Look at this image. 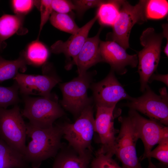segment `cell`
Instances as JSON below:
<instances>
[{
  "mask_svg": "<svg viewBox=\"0 0 168 168\" xmlns=\"http://www.w3.org/2000/svg\"><path fill=\"white\" fill-rule=\"evenodd\" d=\"M24 16L17 15H3L0 17V48L6 46L5 41L16 33L22 26Z\"/></svg>",
  "mask_w": 168,
  "mask_h": 168,
  "instance_id": "obj_19",
  "label": "cell"
},
{
  "mask_svg": "<svg viewBox=\"0 0 168 168\" xmlns=\"http://www.w3.org/2000/svg\"><path fill=\"white\" fill-rule=\"evenodd\" d=\"M121 127L116 137L114 155L123 168H142L137 156L136 145L138 139L132 121L128 115L119 118Z\"/></svg>",
  "mask_w": 168,
  "mask_h": 168,
  "instance_id": "obj_9",
  "label": "cell"
},
{
  "mask_svg": "<svg viewBox=\"0 0 168 168\" xmlns=\"http://www.w3.org/2000/svg\"><path fill=\"white\" fill-rule=\"evenodd\" d=\"M93 76L92 73L86 72L70 81L59 83L63 95L61 105L77 118L85 108L91 105L92 99L88 96L87 90Z\"/></svg>",
  "mask_w": 168,
  "mask_h": 168,
  "instance_id": "obj_8",
  "label": "cell"
},
{
  "mask_svg": "<svg viewBox=\"0 0 168 168\" xmlns=\"http://www.w3.org/2000/svg\"><path fill=\"white\" fill-rule=\"evenodd\" d=\"M27 64L23 51L21 52L17 59L13 60H6L0 55V83L13 79L19 71L25 72Z\"/></svg>",
  "mask_w": 168,
  "mask_h": 168,
  "instance_id": "obj_20",
  "label": "cell"
},
{
  "mask_svg": "<svg viewBox=\"0 0 168 168\" xmlns=\"http://www.w3.org/2000/svg\"><path fill=\"white\" fill-rule=\"evenodd\" d=\"M36 1L31 0H13L11 4L16 15L24 16L31 11L36 5Z\"/></svg>",
  "mask_w": 168,
  "mask_h": 168,
  "instance_id": "obj_28",
  "label": "cell"
},
{
  "mask_svg": "<svg viewBox=\"0 0 168 168\" xmlns=\"http://www.w3.org/2000/svg\"><path fill=\"white\" fill-rule=\"evenodd\" d=\"M147 0H140L135 6L122 0L119 15L107 36L109 41H114L126 50L128 48L129 38L132 28L136 24L147 21L145 7Z\"/></svg>",
  "mask_w": 168,
  "mask_h": 168,
  "instance_id": "obj_5",
  "label": "cell"
},
{
  "mask_svg": "<svg viewBox=\"0 0 168 168\" xmlns=\"http://www.w3.org/2000/svg\"><path fill=\"white\" fill-rule=\"evenodd\" d=\"M145 12L147 19L163 18L166 16L168 13V1L166 0H147Z\"/></svg>",
  "mask_w": 168,
  "mask_h": 168,
  "instance_id": "obj_24",
  "label": "cell"
},
{
  "mask_svg": "<svg viewBox=\"0 0 168 168\" xmlns=\"http://www.w3.org/2000/svg\"><path fill=\"white\" fill-rule=\"evenodd\" d=\"M111 155L105 153L100 148L92 158L90 168H123L112 158Z\"/></svg>",
  "mask_w": 168,
  "mask_h": 168,
  "instance_id": "obj_27",
  "label": "cell"
},
{
  "mask_svg": "<svg viewBox=\"0 0 168 168\" xmlns=\"http://www.w3.org/2000/svg\"><path fill=\"white\" fill-rule=\"evenodd\" d=\"M55 156L52 168H89L92 158V151L80 154L73 151L61 149Z\"/></svg>",
  "mask_w": 168,
  "mask_h": 168,
  "instance_id": "obj_17",
  "label": "cell"
},
{
  "mask_svg": "<svg viewBox=\"0 0 168 168\" xmlns=\"http://www.w3.org/2000/svg\"><path fill=\"white\" fill-rule=\"evenodd\" d=\"M157 146L149 153L147 158L148 168H156V165L151 161V158H155L159 160L161 163L168 166V136L161 140Z\"/></svg>",
  "mask_w": 168,
  "mask_h": 168,
  "instance_id": "obj_26",
  "label": "cell"
},
{
  "mask_svg": "<svg viewBox=\"0 0 168 168\" xmlns=\"http://www.w3.org/2000/svg\"><path fill=\"white\" fill-rule=\"evenodd\" d=\"M156 80L160 81L168 86V74H161L153 73L151 76L148 81V83H151L153 81Z\"/></svg>",
  "mask_w": 168,
  "mask_h": 168,
  "instance_id": "obj_32",
  "label": "cell"
},
{
  "mask_svg": "<svg viewBox=\"0 0 168 168\" xmlns=\"http://www.w3.org/2000/svg\"><path fill=\"white\" fill-rule=\"evenodd\" d=\"M51 2V0L39 1L38 6H39L40 12V21L38 38L44 26L49 19L53 11Z\"/></svg>",
  "mask_w": 168,
  "mask_h": 168,
  "instance_id": "obj_29",
  "label": "cell"
},
{
  "mask_svg": "<svg viewBox=\"0 0 168 168\" xmlns=\"http://www.w3.org/2000/svg\"><path fill=\"white\" fill-rule=\"evenodd\" d=\"M99 48L103 62L110 65L112 70L118 74L127 72L126 67H136L138 64L137 54L129 55L125 49L112 41H100Z\"/></svg>",
  "mask_w": 168,
  "mask_h": 168,
  "instance_id": "obj_14",
  "label": "cell"
},
{
  "mask_svg": "<svg viewBox=\"0 0 168 168\" xmlns=\"http://www.w3.org/2000/svg\"><path fill=\"white\" fill-rule=\"evenodd\" d=\"M23 99L25 105L22 115L29 120L30 124L36 128H51L57 119L65 114L56 96L47 98L23 96Z\"/></svg>",
  "mask_w": 168,
  "mask_h": 168,
  "instance_id": "obj_3",
  "label": "cell"
},
{
  "mask_svg": "<svg viewBox=\"0 0 168 168\" xmlns=\"http://www.w3.org/2000/svg\"><path fill=\"white\" fill-rule=\"evenodd\" d=\"M19 88L15 81L11 86H0V108L6 109L8 106L16 105L19 102Z\"/></svg>",
  "mask_w": 168,
  "mask_h": 168,
  "instance_id": "obj_25",
  "label": "cell"
},
{
  "mask_svg": "<svg viewBox=\"0 0 168 168\" xmlns=\"http://www.w3.org/2000/svg\"><path fill=\"white\" fill-rule=\"evenodd\" d=\"M143 92L139 97H132L124 106L140 112L150 119L167 126L168 94L166 87L161 88L160 95H158L148 85Z\"/></svg>",
  "mask_w": 168,
  "mask_h": 168,
  "instance_id": "obj_6",
  "label": "cell"
},
{
  "mask_svg": "<svg viewBox=\"0 0 168 168\" xmlns=\"http://www.w3.org/2000/svg\"><path fill=\"white\" fill-rule=\"evenodd\" d=\"M26 134L31 140L26 146L24 156L32 168H39L42 162L55 156L62 147L61 125L39 128L26 124Z\"/></svg>",
  "mask_w": 168,
  "mask_h": 168,
  "instance_id": "obj_1",
  "label": "cell"
},
{
  "mask_svg": "<svg viewBox=\"0 0 168 168\" xmlns=\"http://www.w3.org/2000/svg\"><path fill=\"white\" fill-rule=\"evenodd\" d=\"M51 5L53 11L59 13L67 14L75 9L74 4L70 0H53Z\"/></svg>",
  "mask_w": 168,
  "mask_h": 168,
  "instance_id": "obj_31",
  "label": "cell"
},
{
  "mask_svg": "<svg viewBox=\"0 0 168 168\" xmlns=\"http://www.w3.org/2000/svg\"><path fill=\"white\" fill-rule=\"evenodd\" d=\"M163 34L156 33L154 28L144 30L140 38L143 49L138 53V70L139 75L140 89L143 92L148 85L151 76L156 69L161 51Z\"/></svg>",
  "mask_w": 168,
  "mask_h": 168,
  "instance_id": "obj_2",
  "label": "cell"
},
{
  "mask_svg": "<svg viewBox=\"0 0 168 168\" xmlns=\"http://www.w3.org/2000/svg\"><path fill=\"white\" fill-rule=\"evenodd\" d=\"M24 156L0 139V168H29Z\"/></svg>",
  "mask_w": 168,
  "mask_h": 168,
  "instance_id": "obj_18",
  "label": "cell"
},
{
  "mask_svg": "<svg viewBox=\"0 0 168 168\" xmlns=\"http://www.w3.org/2000/svg\"><path fill=\"white\" fill-rule=\"evenodd\" d=\"M26 136V124L19 107L0 108V139L24 155Z\"/></svg>",
  "mask_w": 168,
  "mask_h": 168,
  "instance_id": "obj_7",
  "label": "cell"
},
{
  "mask_svg": "<svg viewBox=\"0 0 168 168\" xmlns=\"http://www.w3.org/2000/svg\"><path fill=\"white\" fill-rule=\"evenodd\" d=\"M93 113L91 105L82 111L74 123L61 125L64 138L79 154L92 151L91 143L95 132Z\"/></svg>",
  "mask_w": 168,
  "mask_h": 168,
  "instance_id": "obj_4",
  "label": "cell"
},
{
  "mask_svg": "<svg viewBox=\"0 0 168 168\" xmlns=\"http://www.w3.org/2000/svg\"><path fill=\"white\" fill-rule=\"evenodd\" d=\"M2 50L0 48V54L1 53Z\"/></svg>",
  "mask_w": 168,
  "mask_h": 168,
  "instance_id": "obj_34",
  "label": "cell"
},
{
  "mask_svg": "<svg viewBox=\"0 0 168 168\" xmlns=\"http://www.w3.org/2000/svg\"><path fill=\"white\" fill-rule=\"evenodd\" d=\"M23 52L28 64L35 66L43 64L49 56L47 48L38 39L30 43Z\"/></svg>",
  "mask_w": 168,
  "mask_h": 168,
  "instance_id": "obj_22",
  "label": "cell"
},
{
  "mask_svg": "<svg viewBox=\"0 0 168 168\" xmlns=\"http://www.w3.org/2000/svg\"><path fill=\"white\" fill-rule=\"evenodd\" d=\"M122 1H105L100 5L96 14L100 24L104 26H113L119 15Z\"/></svg>",
  "mask_w": 168,
  "mask_h": 168,
  "instance_id": "obj_21",
  "label": "cell"
},
{
  "mask_svg": "<svg viewBox=\"0 0 168 168\" xmlns=\"http://www.w3.org/2000/svg\"><path fill=\"white\" fill-rule=\"evenodd\" d=\"M102 29L100 28L95 36L87 39L77 57L66 67L67 69H69L73 65H76L78 75H82L90 67L103 62L99 48V37Z\"/></svg>",
  "mask_w": 168,
  "mask_h": 168,
  "instance_id": "obj_16",
  "label": "cell"
},
{
  "mask_svg": "<svg viewBox=\"0 0 168 168\" xmlns=\"http://www.w3.org/2000/svg\"><path fill=\"white\" fill-rule=\"evenodd\" d=\"M156 168H168V166H166L162 164L156 166Z\"/></svg>",
  "mask_w": 168,
  "mask_h": 168,
  "instance_id": "obj_33",
  "label": "cell"
},
{
  "mask_svg": "<svg viewBox=\"0 0 168 168\" xmlns=\"http://www.w3.org/2000/svg\"><path fill=\"white\" fill-rule=\"evenodd\" d=\"M76 10L79 14L83 13L88 9L99 7L105 1L99 0H77L72 1Z\"/></svg>",
  "mask_w": 168,
  "mask_h": 168,
  "instance_id": "obj_30",
  "label": "cell"
},
{
  "mask_svg": "<svg viewBox=\"0 0 168 168\" xmlns=\"http://www.w3.org/2000/svg\"><path fill=\"white\" fill-rule=\"evenodd\" d=\"M96 107L95 128L101 144L100 148L105 153L113 156L116 138L115 135L118 132L114 126V112L115 106L96 105Z\"/></svg>",
  "mask_w": 168,
  "mask_h": 168,
  "instance_id": "obj_13",
  "label": "cell"
},
{
  "mask_svg": "<svg viewBox=\"0 0 168 168\" xmlns=\"http://www.w3.org/2000/svg\"><path fill=\"white\" fill-rule=\"evenodd\" d=\"M128 115L132 121L138 139H141L144 145V152L141 160L147 158L154 146L168 136V126L147 119L132 109H130Z\"/></svg>",
  "mask_w": 168,
  "mask_h": 168,
  "instance_id": "obj_10",
  "label": "cell"
},
{
  "mask_svg": "<svg viewBox=\"0 0 168 168\" xmlns=\"http://www.w3.org/2000/svg\"><path fill=\"white\" fill-rule=\"evenodd\" d=\"M51 24L60 30L72 34L79 29L74 20L67 14L53 11L49 18Z\"/></svg>",
  "mask_w": 168,
  "mask_h": 168,
  "instance_id": "obj_23",
  "label": "cell"
},
{
  "mask_svg": "<svg viewBox=\"0 0 168 168\" xmlns=\"http://www.w3.org/2000/svg\"><path fill=\"white\" fill-rule=\"evenodd\" d=\"M111 69L107 76L100 81L91 84L90 88L96 105L115 106L123 100H129L132 97L126 92Z\"/></svg>",
  "mask_w": 168,
  "mask_h": 168,
  "instance_id": "obj_11",
  "label": "cell"
},
{
  "mask_svg": "<svg viewBox=\"0 0 168 168\" xmlns=\"http://www.w3.org/2000/svg\"><path fill=\"white\" fill-rule=\"evenodd\" d=\"M44 73L43 75H30L19 72L13 79L23 96L35 95L50 98L54 96L51 93L52 89L61 80L56 75Z\"/></svg>",
  "mask_w": 168,
  "mask_h": 168,
  "instance_id": "obj_12",
  "label": "cell"
},
{
  "mask_svg": "<svg viewBox=\"0 0 168 168\" xmlns=\"http://www.w3.org/2000/svg\"><path fill=\"white\" fill-rule=\"evenodd\" d=\"M97 19L96 16L78 30L66 41L58 40L50 47L52 52L56 54H63L67 59L71 60L68 66L77 57L86 40L91 28Z\"/></svg>",
  "mask_w": 168,
  "mask_h": 168,
  "instance_id": "obj_15",
  "label": "cell"
}]
</instances>
